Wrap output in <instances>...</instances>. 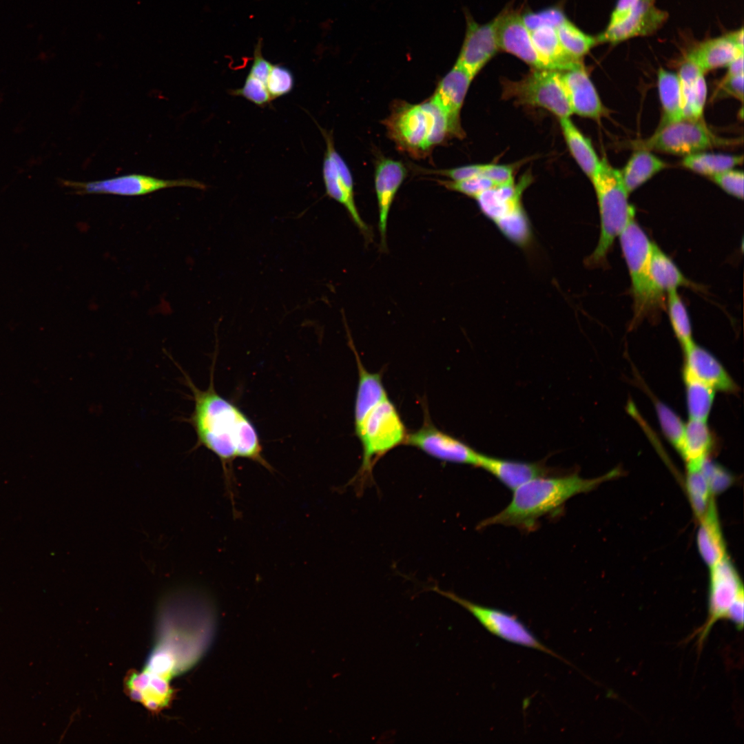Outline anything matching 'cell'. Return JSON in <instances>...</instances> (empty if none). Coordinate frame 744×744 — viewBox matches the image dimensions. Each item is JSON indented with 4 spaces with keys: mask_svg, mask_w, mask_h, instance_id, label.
I'll return each instance as SVG.
<instances>
[{
    "mask_svg": "<svg viewBox=\"0 0 744 744\" xmlns=\"http://www.w3.org/2000/svg\"><path fill=\"white\" fill-rule=\"evenodd\" d=\"M211 369L210 383L205 390L198 388L183 371L194 403L187 422L196 434V446L206 448L220 459L227 495L231 502L233 514L237 516L234 461L245 458L269 471L273 468L263 456L262 446L254 424L236 404L216 391L214 368Z\"/></svg>",
    "mask_w": 744,
    "mask_h": 744,
    "instance_id": "obj_1",
    "label": "cell"
},
{
    "mask_svg": "<svg viewBox=\"0 0 744 744\" xmlns=\"http://www.w3.org/2000/svg\"><path fill=\"white\" fill-rule=\"evenodd\" d=\"M176 623H161L158 646L174 659L176 672L194 665L210 645L215 632L214 607L209 598L193 588H180L161 599Z\"/></svg>",
    "mask_w": 744,
    "mask_h": 744,
    "instance_id": "obj_2",
    "label": "cell"
},
{
    "mask_svg": "<svg viewBox=\"0 0 744 744\" xmlns=\"http://www.w3.org/2000/svg\"><path fill=\"white\" fill-rule=\"evenodd\" d=\"M617 474L614 470L594 479H584L577 473L535 478L515 489L507 506L482 521L478 528L499 524L534 530L539 518L556 512L573 496L589 492Z\"/></svg>",
    "mask_w": 744,
    "mask_h": 744,
    "instance_id": "obj_3",
    "label": "cell"
},
{
    "mask_svg": "<svg viewBox=\"0 0 744 744\" xmlns=\"http://www.w3.org/2000/svg\"><path fill=\"white\" fill-rule=\"evenodd\" d=\"M383 123L397 147L415 158L453 137L446 115L430 98L415 104L397 101Z\"/></svg>",
    "mask_w": 744,
    "mask_h": 744,
    "instance_id": "obj_4",
    "label": "cell"
},
{
    "mask_svg": "<svg viewBox=\"0 0 744 744\" xmlns=\"http://www.w3.org/2000/svg\"><path fill=\"white\" fill-rule=\"evenodd\" d=\"M590 181L597 199L600 235L595 249L585 263L589 267H597L606 262L616 238L634 216V209L628 201L629 194L619 170L612 167L606 158L601 160L599 167Z\"/></svg>",
    "mask_w": 744,
    "mask_h": 744,
    "instance_id": "obj_5",
    "label": "cell"
},
{
    "mask_svg": "<svg viewBox=\"0 0 744 744\" xmlns=\"http://www.w3.org/2000/svg\"><path fill=\"white\" fill-rule=\"evenodd\" d=\"M631 280L634 327L645 318L654 315L664 305V296L655 289L650 273L654 243L632 216L619 236Z\"/></svg>",
    "mask_w": 744,
    "mask_h": 744,
    "instance_id": "obj_6",
    "label": "cell"
},
{
    "mask_svg": "<svg viewBox=\"0 0 744 744\" xmlns=\"http://www.w3.org/2000/svg\"><path fill=\"white\" fill-rule=\"evenodd\" d=\"M355 433L362 448V458L354 481L359 486L372 476L375 463L388 452L405 444L406 426L389 397L369 409L363 417L354 423Z\"/></svg>",
    "mask_w": 744,
    "mask_h": 744,
    "instance_id": "obj_7",
    "label": "cell"
},
{
    "mask_svg": "<svg viewBox=\"0 0 744 744\" xmlns=\"http://www.w3.org/2000/svg\"><path fill=\"white\" fill-rule=\"evenodd\" d=\"M502 86L503 98L519 105L544 108L559 118L572 114L559 71L533 68L521 80H506Z\"/></svg>",
    "mask_w": 744,
    "mask_h": 744,
    "instance_id": "obj_8",
    "label": "cell"
},
{
    "mask_svg": "<svg viewBox=\"0 0 744 744\" xmlns=\"http://www.w3.org/2000/svg\"><path fill=\"white\" fill-rule=\"evenodd\" d=\"M728 144V141L715 135L703 119L688 118L659 125L650 137L633 143L637 149L685 156Z\"/></svg>",
    "mask_w": 744,
    "mask_h": 744,
    "instance_id": "obj_9",
    "label": "cell"
},
{
    "mask_svg": "<svg viewBox=\"0 0 744 744\" xmlns=\"http://www.w3.org/2000/svg\"><path fill=\"white\" fill-rule=\"evenodd\" d=\"M431 589L467 610L491 634L506 641L543 652L568 663L542 643L514 614L473 603L453 592L444 591L437 587Z\"/></svg>",
    "mask_w": 744,
    "mask_h": 744,
    "instance_id": "obj_10",
    "label": "cell"
},
{
    "mask_svg": "<svg viewBox=\"0 0 744 744\" xmlns=\"http://www.w3.org/2000/svg\"><path fill=\"white\" fill-rule=\"evenodd\" d=\"M76 194H111L123 196H138L176 187L205 189L206 185L194 179H162L152 176L130 174L99 180L79 182L62 180Z\"/></svg>",
    "mask_w": 744,
    "mask_h": 744,
    "instance_id": "obj_11",
    "label": "cell"
},
{
    "mask_svg": "<svg viewBox=\"0 0 744 744\" xmlns=\"http://www.w3.org/2000/svg\"><path fill=\"white\" fill-rule=\"evenodd\" d=\"M318 126L326 143L322 169L326 194L342 205L360 230L364 235H369V228L355 205L353 180L350 169L335 147L332 132L319 125Z\"/></svg>",
    "mask_w": 744,
    "mask_h": 744,
    "instance_id": "obj_12",
    "label": "cell"
},
{
    "mask_svg": "<svg viewBox=\"0 0 744 744\" xmlns=\"http://www.w3.org/2000/svg\"><path fill=\"white\" fill-rule=\"evenodd\" d=\"M405 445L415 447L442 462L477 467L479 453L464 442L437 428L428 414L422 426L408 433Z\"/></svg>",
    "mask_w": 744,
    "mask_h": 744,
    "instance_id": "obj_13",
    "label": "cell"
},
{
    "mask_svg": "<svg viewBox=\"0 0 744 744\" xmlns=\"http://www.w3.org/2000/svg\"><path fill=\"white\" fill-rule=\"evenodd\" d=\"M708 617L696 634L699 645H702L712 626L725 619L734 601L743 595L739 576L730 560L725 556L711 567L710 578Z\"/></svg>",
    "mask_w": 744,
    "mask_h": 744,
    "instance_id": "obj_14",
    "label": "cell"
},
{
    "mask_svg": "<svg viewBox=\"0 0 744 744\" xmlns=\"http://www.w3.org/2000/svg\"><path fill=\"white\" fill-rule=\"evenodd\" d=\"M466 34L455 64L474 79L499 50L497 17L487 23L479 24L466 12Z\"/></svg>",
    "mask_w": 744,
    "mask_h": 744,
    "instance_id": "obj_15",
    "label": "cell"
},
{
    "mask_svg": "<svg viewBox=\"0 0 744 744\" xmlns=\"http://www.w3.org/2000/svg\"><path fill=\"white\" fill-rule=\"evenodd\" d=\"M656 0H638L634 9L623 21L606 30L597 37L598 43L617 44L637 37L655 33L667 21V12L655 6Z\"/></svg>",
    "mask_w": 744,
    "mask_h": 744,
    "instance_id": "obj_16",
    "label": "cell"
},
{
    "mask_svg": "<svg viewBox=\"0 0 744 744\" xmlns=\"http://www.w3.org/2000/svg\"><path fill=\"white\" fill-rule=\"evenodd\" d=\"M499 50L510 53L535 69H548L533 43L530 31L518 11L507 10L497 16ZM550 70V69H549Z\"/></svg>",
    "mask_w": 744,
    "mask_h": 744,
    "instance_id": "obj_17",
    "label": "cell"
},
{
    "mask_svg": "<svg viewBox=\"0 0 744 744\" xmlns=\"http://www.w3.org/2000/svg\"><path fill=\"white\" fill-rule=\"evenodd\" d=\"M559 72L572 114L596 121L606 115V108L582 61Z\"/></svg>",
    "mask_w": 744,
    "mask_h": 744,
    "instance_id": "obj_18",
    "label": "cell"
},
{
    "mask_svg": "<svg viewBox=\"0 0 744 744\" xmlns=\"http://www.w3.org/2000/svg\"><path fill=\"white\" fill-rule=\"evenodd\" d=\"M473 78L462 68L455 64L440 80L431 100L446 115L453 137L462 138L460 111Z\"/></svg>",
    "mask_w": 744,
    "mask_h": 744,
    "instance_id": "obj_19",
    "label": "cell"
},
{
    "mask_svg": "<svg viewBox=\"0 0 744 744\" xmlns=\"http://www.w3.org/2000/svg\"><path fill=\"white\" fill-rule=\"evenodd\" d=\"M406 173L407 170L402 162L391 158H381L375 166V189L379 212L378 228L382 248L386 247L389 211Z\"/></svg>",
    "mask_w": 744,
    "mask_h": 744,
    "instance_id": "obj_20",
    "label": "cell"
},
{
    "mask_svg": "<svg viewBox=\"0 0 744 744\" xmlns=\"http://www.w3.org/2000/svg\"><path fill=\"white\" fill-rule=\"evenodd\" d=\"M170 679L147 669L132 671L127 675L125 688L130 698L152 712H159L169 705L173 690Z\"/></svg>",
    "mask_w": 744,
    "mask_h": 744,
    "instance_id": "obj_21",
    "label": "cell"
},
{
    "mask_svg": "<svg viewBox=\"0 0 744 744\" xmlns=\"http://www.w3.org/2000/svg\"><path fill=\"white\" fill-rule=\"evenodd\" d=\"M528 182L524 177L517 185L513 181L495 185L481 193L475 200L482 212L497 225L524 211L521 198Z\"/></svg>",
    "mask_w": 744,
    "mask_h": 744,
    "instance_id": "obj_22",
    "label": "cell"
},
{
    "mask_svg": "<svg viewBox=\"0 0 744 744\" xmlns=\"http://www.w3.org/2000/svg\"><path fill=\"white\" fill-rule=\"evenodd\" d=\"M683 371L704 382L715 391L726 393L738 391V386L718 360L706 349L694 342L683 349Z\"/></svg>",
    "mask_w": 744,
    "mask_h": 744,
    "instance_id": "obj_23",
    "label": "cell"
},
{
    "mask_svg": "<svg viewBox=\"0 0 744 744\" xmlns=\"http://www.w3.org/2000/svg\"><path fill=\"white\" fill-rule=\"evenodd\" d=\"M477 467L490 473L513 490L532 479L548 476L551 473V469L544 463L499 459L482 453L479 455Z\"/></svg>",
    "mask_w": 744,
    "mask_h": 744,
    "instance_id": "obj_24",
    "label": "cell"
},
{
    "mask_svg": "<svg viewBox=\"0 0 744 744\" xmlns=\"http://www.w3.org/2000/svg\"><path fill=\"white\" fill-rule=\"evenodd\" d=\"M744 48L738 45L730 34L710 39L695 45L686 60L698 66L705 74L712 70L727 67L737 56L743 54Z\"/></svg>",
    "mask_w": 744,
    "mask_h": 744,
    "instance_id": "obj_25",
    "label": "cell"
},
{
    "mask_svg": "<svg viewBox=\"0 0 744 744\" xmlns=\"http://www.w3.org/2000/svg\"><path fill=\"white\" fill-rule=\"evenodd\" d=\"M677 75L681 92L683 118L703 119L707 97L705 73L694 63L685 60Z\"/></svg>",
    "mask_w": 744,
    "mask_h": 744,
    "instance_id": "obj_26",
    "label": "cell"
},
{
    "mask_svg": "<svg viewBox=\"0 0 744 744\" xmlns=\"http://www.w3.org/2000/svg\"><path fill=\"white\" fill-rule=\"evenodd\" d=\"M699 519L697 546L701 556L711 568L726 556L725 545L713 499Z\"/></svg>",
    "mask_w": 744,
    "mask_h": 744,
    "instance_id": "obj_27",
    "label": "cell"
},
{
    "mask_svg": "<svg viewBox=\"0 0 744 744\" xmlns=\"http://www.w3.org/2000/svg\"><path fill=\"white\" fill-rule=\"evenodd\" d=\"M530 34L536 51L548 69L564 71L581 61L573 59L564 50L556 28L541 26L530 31Z\"/></svg>",
    "mask_w": 744,
    "mask_h": 744,
    "instance_id": "obj_28",
    "label": "cell"
},
{
    "mask_svg": "<svg viewBox=\"0 0 744 744\" xmlns=\"http://www.w3.org/2000/svg\"><path fill=\"white\" fill-rule=\"evenodd\" d=\"M666 163L645 149H637L619 170L626 190L630 194L666 167Z\"/></svg>",
    "mask_w": 744,
    "mask_h": 744,
    "instance_id": "obj_29",
    "label": "cell"
},
{
    "mask_svg": "<svg viewBox=\"0 0 744 744\" xmlns=\"http://www.w3.org/2000/svg\"><path fill=\"white\" fill-rule=\"evenodd\" d=\"M562 134L573 158L585 174L591 180L601 163L590 140L586 137L569 117L559 118Z\"/></svg>",
    "mask_w": 744,
    "mask_h": 744,
    "instance_id": "obj_30",
    "label": "cell"
},
{
    "mask_svg": "<svg viewBox=\"0 0 744 744\" xmlns=\"http://www.w3.org/2000/svg\"><path fill=\"white\" fill-rule=\"evenodd\" d=\"M650 273L655 289L663 296L668 291L677 289L680 287L699 289V286L688 280L672 260L655 243L650 262Z\"/></svg>",
    "mask_w": 744,
    "mask_h": 744,
    "instance_id": "obj_31",
    "label": "cell"
},
{
    "mask_svg": "<svg viewBox=\"0 0 744 744\" xmlns=\"http://www.w3.org/2000/svg\"><path fill=\"white\" fill-rule=\"evenodd\" d=\"M657 87L663 110L660 125L683 118L680 82L677 74L660 68Z\"/></svg>",
    "mask_w": 744,
    "mask_h": 744,
    "instance_id": "obj_32",
    "label": "cell"
},
{
    "mask_svg": "<svg viewBox=\"0 0 744 744\" xmlns=\"http://www.w3.org/2000/svg\"><path fill=\"white\" fill-rule=\"evenodd\" d=\"M713 446V437L706 422L691 420L685 426L680 453L687 464L700 463L706 459Z\"/></svg>",
    "mask_w": 744,
    "mask_h": 744,
    "instance_id": "obj_33",
    "label": "cell"
},
{
    "mask_svg": "<svg viewBox=\"0 0 744 744\" xmlns=\"http://www.w3.org/2000/svg\"><path fill=\"white\" fill-rule=\"evenodd\" d=\"M743 162V155L707 153L704 151L684 156L682 165L694 172L712 177L734 169Z\"/></svg>",
    "mask_w": 744,
    "mask_h": 744,
    "instance_id": "obj_34",
    "label": "cell"
},
{
    "mask_svg": "<svg viewBox=\"0 0 744 744\" xmlns=\"http://www.w3.org/2000/svg\"><path fill=\"white\" fill-rule=\"evenodd\" d=\"M690 419L706 422L714 399L715 390L683 371Z\"/></svg>",
    "mask_w": 744,
    "mask_h": 744,
    "instance_id": "obj_35",
    "label": "cell"
},
{
    "mask_svg": "<svg viewBox=\"0 0 744 744\" xmlns=\"http://www.w3.org/2000/svg\"><path fill=\"white\" fill-rule=\"evenodd\" d=\"M556 30L563 48L576 60L581 61L583 57L598 43L597 37L584 33L567 18Z\"/></svg>",
    "mask_w": 744,
    "mask_h": 744,
    "instance_id": "obj_36",
    "label": "cell"
},
{
    "mask_svg": "<svg viewBox=\"0 0 744 744\" xmlns=\"http://www.w3.org/2000/svg\"><path fill=\"white\" fill-rule=\"evenodd\" d=\"M703 462L687 464V490L691 504L699 519L705 514L712 499L707 480L701 470Z\"/></svg>",
    "mask_w": 744,
    "mask_h": 744,
    "instance_id": "obj_37",
    "label": "cell"
},
{
    "mask_svg": "<svg viewBox=\"0 0 744 744\" xmlns=\"http://www.w3.org/2000/svg\"><path fill=\"white\" fill-rule=\"evenodd\" d=\"M666 293L667 310L672 329L685 349L694 343L688 313L677 289L670 290Z\"/></svg>",
    "mask_w": 744,
    "mask_h": 744,
    "instance_id": "obj_38",
    "label": "cell"
},
{
    "mask_svg": "<svg viewBox=\"0 0 744 744\" xmlns=\"http://www.w3.org/2000/svg\"><path fill=\"white\" fill-rule=\"evenodd\" d=\"M656 411L663 432L680 453L683 444L685 426L681 418L667 405L656 401Z\"/></svg>",
    "mask_w": 744,
    "mask_h": 744,
    "instance_id": "obj_39",
    "label": "cell"
},
{
    "mask_svg": "<svg viewBox=\"0 0 744 744\" xmlns=\"http://www.w3.org/2000/svg\"><path fill=\"white\" fill-rule=\"evenodd\" d=\"M294 87V77L287 68L273 64L267 80V87L271 101L290 93Z\"/></svg>",
    "mask_w": 744,
    "mask_h": 744,
    "instance_id": "obj_40",
    "label": "cell"
},
{
    "mask_svg": "<svg viewBox=\"0 0 744 744\" xmlns=\"http://www.w3.org/2000/svg\"><path fill=\"white\" fill-rule=\"evenodd\" d=\"M229 94L242 97L260 107H265L272 102L267 85L249 75L247 76L242 87L230 90Z\"/></svg>",
    "mask_w": 744,
    "mask_h": 744,
    "instance_id": "obj_41",
    "label": "cell"
},
{
    "mask_svg": "<svg viewBox=\"0 0 744 744\" xmlns=\"http://www.w3.org/2000/svg\"><path fill=\"white\" fill-rule=\"evenodd\" d=\"M521 17L529 31L541 26H551L557 29L566 19L562 10L557 7L546 8L537 12L527 11L521 14Z\"/></svg>",
    "mask_w": 744,
    "mask_h": 744,
    "instance_id": "obj_42",
    "label": "cell"
},
{
    "mask_svg": "<svg viewBox=\"0 0 744 744\" xmlns=\"http://www.w3.org/2000/svg\"><path fill=\"white\" fill-rule=\"evenodd\" d=\"M439 182L451 191L457 192L474 198L484 191L496 185L490 180L482 175L459 181L440 180Z\"/></svg>",
    "mask_w": 744,
    "mask_h": 744,
    "instance_id": "obj_43",
    "label": "cell"
},
{
    "mask_svg": "<svg viewBox=\"0 0 744 744\" xmlns=\"http://www.w3.org/2000/svg\"><path fill=\"white\" fill-rule=\"evenodd\" d=\"M701 470L707 480L711 493H721L733 482V477L727 470L706 459L701 464Z\"/></svg>",
    "mask_w": 744,
    "mask_h": 744,
    "instance_id": "obj_44",
    "label": "cell"
},
{
    "mask_svg": "<svg viewBox=\"0 0 744 744\" xmlns=\"http://www.w3.org/2000/svg\"><path fill=\"white\" fill-rule=\"evenodd\" d=\"M710 178L726 193L738 199L743 198V172L734 169L717 174Z\"/></svg>",
    "mask_w": 744,
    "mask_h": 744,
    "instance_id": "obj_45",
    "label": "cell"
},
{
    "mask_svg": "<svg viewBox=\"0 0 744 744\" xmlns=\"http://www.w3.org/2000/svg\"><path fill=\"white\" fill-rule=\"evenodd\" d=\"M513 172L510 165L486 164L484 165L482 175L499 185L514 181Z\"/></svg>",
    "mask_w": 744,
    "mask_h": 744,
    "instance_id": "obj_46",
    "label": "cell"
},
{
    "mask_svg": "<svg viewBox=\"0 0 744 744\" xmlns=\"http://www.w3.org/2000/svg\"><path fill=\"white\" fill-rule=\"evenodd\" d=\"M483 168L484 165L476 164L431 172L447 176L453 181H459L482 175Z\"/></svg>",
    "mask_w": 744,
    "mask_h": 744,
    "instance_id": "obj_47",
    "label": "cell"
},
{
    "mask_svg": "<svg viewBox=\"0 0 744 744\" xmlns=\"http://www.w3.org/2000/svg\"><path fill=\"white\" fill-rule=\"evenodd\" d=\"M638 0H618L610 17L606 28H610L623 21L630 14Z\"/></svg>",
    "mask_w": 744,
    "mask_h": 744,
    "instance_id": "obj_48",
    "label": "cell"
},
{
    "mask_svg": "<svg viewBox=\"0 0 744 744\" xmlns=\"http://www.w3.org/2000/svg\"><path fill=\"white\" fill-rule=\"evenodd\" d=\"M743 74L725 76L721 89L727 94L743 101Z\"/></svg>",
    "mask_w": 744,
    "mask_h": 744,
    "instance_id": "obj_49",
    "label": "cell"
},
{
    "mask_svg": "<svg viewBox=\"0 0 744 744\" xmlns=\"http://www.w3.org/2000/svg\"><path fill=\"white\" fill-rule=\"evenodd\" d=\"M743 596L744 595L740 596L734 601L727 611L725 617V619L731 621L738 630H742L743 628Z\"/></svg>",
    "mask_w": 744,
    "mask_h": 744,
    "instance_id": "obj_50",
    "label": "cell"
},
{
    "mask_svg": "<svg viewBox=\"0 0 744 744\" xmlns=\"http://www.w3.org/2000/svg\"><path fill=\"white\" fill-rule=\"evenodd\" d=\"M726 76L743 74V54H741L730 63Z\"/></svg>",
    "mask_w": 744,
    "mask_h": 744,
    "instance_id": "obj_51",
    "label": "cell"
}]
</instances>
